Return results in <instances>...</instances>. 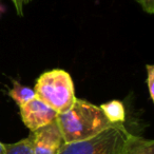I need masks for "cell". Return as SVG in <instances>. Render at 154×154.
I'll return each mask as SVG.
<instances>
[{"instance_id": "13", "label": "cell", "mask_w": 154, "mask_h": 154, "mask_svg": "<svg viewBox=\"0 0 154 154\" xmlns=\"http://www.w3.org/2000/svg\"><path fill=\"white\" fill-rule=\"evenodd\" d=\"M127 138H128V137H127ZM125 143H126V141H125ZM124 146H125V143L117 150V152H116L115 154H124Z\"/></svg>"}, {"instance_id": "11", "label": "cell", "mask_w": 154, "mask_h": 154, "mask_svg": "<svg viewBox=\"0 0 154 154\" xmlns=\"http://www.w3.org/2000/svg\"><path fill=\"white\" fill-rule=\"evenodd\" d=\"M143 10L148 14L154 13V0H136Z\"/></svg>"}, {"instance_id": "15", "label": "cell", "mask_w": 154, "mask_h": 154, "mask_svg": "<svg viewBox=\"0 0 154 154\" xmlns=\"http://www.w3.org/2000/svg\"><path fill=\"white\" fill-rule=\"evenodd\" d=\"M12 2H13V5H14V7L16 5V2H17V0H11Z\"/></svg>"}, {"instance_id": "4", "label": "cell", "mask_w": 154, "mask_h": 154, "mask_svg": "<svg viewBox=\"0 0 154 154\" xmlns=\"http://www.w3.org/2000/svg\"><path fill=\"white\" fill-rule=\"evenodd\" d=\"M33 154H57L63 143L57 120L31 132Z\"/></svg>"}, {"instance_id": "9", "label": "cell", "mask_w": 154, "mask_h": 154, "mask_svg": "<svg viewBox=\"0 0 154 154\" xmlns=\"http://www.w3.org/2000/svg\"><path fill=\"white\" fill-rule=\"evenodd\" d=\"M5 154H33L30 137H26L17 143H3Z\"/></svg>"}, {"instance_id": "10", "label": "cell", "mask_w": 154, "mask_h": 154, "mask_svg": "<svg viewBox=\"0 0 154 154\" xmlns=\"http://www.w3.org/2000/svg\"><path fill=\"white\" fill-rule=\"evenodd\" d=\"M146 70H147V79H146V82H147L148 91H149L151 100L154 101V66L147 64Z\"/></svg>"}, {"instance_id": "8", "label": "cell", "mask_w": 154, "mask_h": 154, "mask_svg": "<svg viewBox=\"0 0 154 154\" xmlns=\"http://www.w3.org/2000/svg\"><path fill=\"white\" fill-rule=\"evenodd\" d=\"M9 95L14 99V101L17 103L18 107L29 103L36 97L34 89L23 86L16 80H13V88H12V90H10Z\"/></svg>"}, {"instance_id": "2", "label": "cell", "mask_w": 154, "mask_h": 154, "mask_svg": "<svg viewBox=\"0 0 154 154\" xmlns=\"http://www.w3.org/2000/svg\"><path fill=\"white\" fill-rule=\"evenodd\" d=\"M36 97L53 108L58 114L68 111L74 103V84L68 72L61 69L45 72L34 87Z\"/></svg>"}, {"instance_id": "14", "label": "cell", "mask_w": 154, "mask_h": 154, "mask_svg": "<svg viewBox=\"0 0 154 154\" xmlns=\"http://www.w3.org/2000/svg\"><path fill=\"white\" fill-rule=\"evenodd\" d=\"M0 154H5V146L2 143H0Z\"/></svg>"}, {"instance_id": "12", "label": "cell", "mask_w": 154, "mask_h": 154, "mask_svg": "<svg viewBox=\"0 0 154 154\" xmlns=\"http://www.w3.org/2000/svg\"><path fill=\"white\" fill-rule=\"evenodd\" d=\"M32 0H17V2H16V5H15V9H16V12L19 16H22L23 15V8L26 5L30 3Z\"/></svg>"}, {"instance_id": "1", "label": "cell", "mask_w": 154, "mask_h": 154, "mask_svg": "<svg viewBox=\"0 0 154 154\" xmlns=\"http://www.w3.org/2000/svg\"><path fill=\"white\" fill-rule=\"evenodd\" d=\"M56 120L64 143L92 138L114 125L99 107L78 98L68 111L58 114Z\"/></svg>"}, {"instance_id": "7", "label": "cell", "mask_w": 154, "mask_h": 154, "mask_svg": "<svg viewBox=\"0 0 154 154\" xmlns=\"http://www.w3.org/2000/svg\"><path fill=\"white\" fill-rule=\"evenodd\" d=\"M99 108L112 124H124L125 118H126V111H125V107L122 101H108V103H103Z\"/></svg>"}, {"instance_id": "3", "label": "cell", "mask_w": 154, "mask_h": 154, "mask_svg": "<svg viewBox=\"0 0 154 154\" xmlns=\"http://www.w3.org/2000/svg\"><path fill=\"white\" fill-rule=\"evenodd\" d=\"M130 132L124 124H114L92 138L62 143L57 154H115Z\"/></svg>"}, {"instance_id": "6", "label": "cell", "mask_w": 154, "mask_h": 154, "mask_svg": "<svg viewBox=\"0 0 154 154\" xmlns=\"http://www.w3.org/2000/svg\"><path fill=\"white\" fill-rule=\"evenodd\" d=\"M124 154H154V141L130 133L125 143Z\"/></svg>"}, {"instance_id": "5", "label": "cell", "mask_w": 154, "mask_h": 154, "mask_svg": "<svg viewBox=\"0 0 154 154\" xmlns=\"http://www.w3.org/2000/svg\"><path fill=\"white\" fill-rule=\"evenodd\" d=\"M19 109L22 122L31 132L53 122L58 115L53 108L37 97L20 106Z\"/></svg>"}]
</instances>
